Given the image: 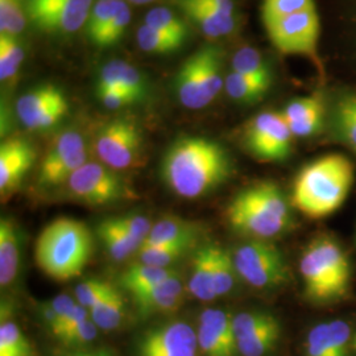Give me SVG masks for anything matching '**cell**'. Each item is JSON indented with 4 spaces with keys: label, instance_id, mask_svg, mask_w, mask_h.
<instances>
[{
    "label": "cell",
    "instance_id": "obj_1",
    "mask_svg": "<svg viewBox=\"0 0 356 356\" xmlns=\"http://www.w3.org/2000/svg\"><path fill=\"white\" fill-rule=\"evenodd\" d=\"M232 172L229 153L216 141L184 136L163 157L161 177L182 198H200L223 185Z\"/></svg>",
    "mask_w": 356,
    "mask_h": 356
},
{
    "label": "cell",
    "instance_id": "obj_2",
    "mask_svg": "<svg viewBox=\"0 0 356 356\" xmlns=\"http://www.w3.org/2000/svg\"><path fill=\"white\" fill-rule=\"evenodd\" d=\"M354 181L355 168L346 156H322L297 175L293 184V206L309 218L331 216L347 200Z\"/></svg>",
    "mask_w": 356,
    "mask_h": 356
},
{
    "label": "cell",
    "instance_id": "obj_3",
    "mask_svg": "<svg viewBox=\"0 0 356 356\" xmlns=\"http://www.w3.org/2000/svg\"><path fill=\"white\" fill-rule=\"evenodd\" d=\"M91 254L92 236L89 227L67 216L51 220L40 232L35 244L38 267L56 281L78 277L88 266Z\"/></svg>",
    "mask_w": 356,
    "mask_h": 356
},
{
    "label": "cell",
    "instance_id": "obj_4",
    "mask_svg": "<svg viewBox=\"0 0 356 356\" xmlns=\"http://www.w3.org/2000/svg\"><path fill=\"white\" fill-rule=\"evenodd\" d=\"M229 225L251 239L269 241L291 227V207L279 185L260 181L239 191L229 202Z\"/></svg>",
    "mask_w": 356,
    "mask_h": 356
},
{
    "label": "cell",
    "instance_id": "obj_5",
    "mask_svg": "<svg viewBox=\"0 0 356 356\" xmlns=\"http://www.w3.org/2000/svg\"><path fill=\"white\" fill-rule=\"evenodd\" d=\"M238 276L257 289L280 286L289 272L280 250L268 241L251 239L232 252Z\"/></svg>",
    "mask_w": 356,
    "mask_h": 356
},
{
    "label": "cell",
    "instance_id": "obj_6",
    "mask_svg": "<svg viewBox=\"0 0 356 356\" xmlns=\"http://www.w3.org/2000/svg\"><path fill=\"white\" fill-rule=\"evenodd\" d=\"M65 185L73 198L90 206L115 204L134 195L115 169L94 161L81 166Z\"/></svg>",
    "mask_w": 356,
    "mask_h": 356
},
{
    "label": "cell",
    "instance_id": "obj_7",
    "mask_svg": "<svg viewBox=\"0 0 356 356\" xmlns=\"http://www.w3.org/2000/svg\"><path fill=\"white\" fill-rule=\"evenodd\" d=\"M141 149L140 128L129 119L107 122L94 138V152L99 163L115 170L136 165L140 160Z\"/></svg>",
    "mask_w": 356,
    "mask_h": 356
},
{
    "label": "cell",
    "instance_id": "obj_8",
    "mask_svg": "<svg viewBox=\"0 0 356 356\" xmlns=\"http://www.w3.org/2000/svg\"><path fill=\"white\" fill-rule=\"evenodd\" d=\"M293 134L281 113L264 111L250 120L243 140L257 160L280 163L292 152Z\"/></svg>",
    "mask_w": 356,
    "mask_h": 356
},
{
    "label": "cell",
    "instance_id": "obj_9",
    "mask_svg": "<svg viewBox=\"0 0 356 356\" xmlns=\"http://www.w3.org/2000/svg\"><path fill=\"white\" fill-rule=\"evenodd\" d=\"M272 44L285 54L317 58L321 22L317 8L293 13L264 23Z\"/></svg>",
    "mask_w": 356,
    "mask_h": 356
},
{
    "label": "cell",
    "instance_id": "obj_10",
    "mask_svg": "<svg viewBox=\"0 0 356 356\" xmlns=\"http://www.w3.org/2000/svg\"><path fill=\"white\" fill-rule=\"evenodd\" d=\"M86 163L88 151L83 136L76 131H64L51 141L41 161L38 184L45 188L66 184L72 175Z\"/></svg>",
    "mask_w": 356,
    "mask_h": 356
},
{
    "label": "cell",
    "instance_id": "obj_11",
    "mask_svg": "<svg viewBox=\"0 0 356 356\" xmlns=\"http://www.w3.org/2000/svg\"><path fill=\"white\" fill-rule=\"evenodd\" d=\"M94 0H42L26 8V15L47 33L72 35L86 26Z\"/></svg>",
    "mask_w": 356,
    "mask_h": 356
},
{
    "label": "cell",
    "instance_id": "obj_12",
    "mask_svg": "<svg viewBox=\"0 0 356 356\" xmlns=\"http://www.w3.org/2000/svg\"><path fill=\"white\" fill-rule=\"evenodd\" d=\"M69 103L64 92L53 85H42L24 92L16 102V114L24 127L42 131L64 119Z\"/></svg>",
    "mask_w": 356,
    "mask_h": 356
},
{
    "label": "cell",
    "instance_id": "obj_13",
    "mask_svg": "<svg viewBox=\"0 0 356 356\" xmlns=\"http://www.w3.org/2000/svg\"><path fill=\"white\" fill-rule=\"evenodd\" d=\"M197 331L182 321L157 325L141 334L136 351L139 356H197Z\"/></svg>",
    "mask_w": 356,
    "mask_h": 356
},
{
    "label": "cell",
    "instance_id": "obj_14",
    "mask_svg": "<svg viewBox=\"0 0 356 356\" xmlns=\"http://www.w3.org/2000/svg\"><path fill=\"white\" fill-rule=\"evenodd\" d=\"M300 272L305 285L306 297L317 304L332 302L346 296L319 254L316 242L309 243L300 259Z\"/></svg>",
    "mask_w": 356,
    "mask_h": 356
},
{
    "label": "cell",
    "instance_id": "obj_15",
    "mask_svg": "<svg viewBox=\"0 0 356 356\" xmlns=\"http://www.w3.org/2000/svg\"><path fill=\"white\" fill-rule=\"evenodd\" d=\"M227 312L207 309L200 317L197 330L200 350L206 356H236L238 343Z\"/></svg>",
    "mask_w": 356,
    "mask_h": 356
},
{
    "label": "cell",
    "instance_id": "obj_16",
    "mask_svg": "<svg viewBox=\"0 0 356 356\" xmlns=\"http://www.w3.org/2000/svg\"><path fill=\"white\" fill-rule=\"evenodd\" d=\"M35 160L36 152L26 140L10 139L0 145V191L3 200L17 189Z\"/></svg>",
    "mask_w": 356,
    "mask_h": 356
},
{
    "label": "cell",
    "instance_id": "obj_17",
    "mask_svg": "<svg viewBox=\"0 0 356 356\" xmlns=\"http://www.w3.org/2000/svg\"><path fill=\"white\" fill-rule=\"evenodd\" d=\"M178 276L163 281L139 294L131 296L140 318L177 312L185 297L184 284Z\"/></svg>",
    "mask_w": 356,
    "mask_h": 356
},
{
    "label": "cell",
    "instance_id": "obj_18",
    "mask_svg": "<svg viewBox=\"0 0 356 356\" xmlns=\"http://www.w3.org/2000/svg\"><path fill=\"white\" fill-rule=\"evenodd\" d=\"M285 118L294 138H309L317 135L323 127L326 106L318 94L293 99L281 113Z\"/></svg>",
    "mask_w": 356,
    "mask_h": 356
},
{
    "label": "cell",
    "instance_id": "obj_19",
    "mask_svg": "<svg viewBox=\"0 0 356 356\" xmlns=\"http://www.w3.org/2000/svg\"><path fill=\"white\" fill-rule=\"evenodd\" d=\"M182 13L206 38H222L232 35L238 26V17H229L198 0H172Z\"/></svg>",
    "mask_w": 356,
    "mask_h": 356
},
{
    "label": "cell",
    "instance_id": "obj_20",
    "mask_svg": "<svg viewBox=\"0 0 356 356\" xmlns=\"http://www.w3.org/2000/svg\"><path fill=\"white\" fill-rule=\"evenodd\" d=\"M175 86L178 101L186 108L200 110L214 101L204 85L198 53H194L181 66L175 81Z\"/></svg>",
    "mask_w": 356,
    "mask_h": 356
},
{
    "label": "cell",
    "instance_id": "obj_21",
    "mask_svg": "<svg viewBox=\"0 0 356 356\" xmlns=\"http://www.w3.org/2000/svg\"><path fill=\"white\" fill-rule=\"evenodd\" d=\"M214 251L216 243H209L200 247L191 257L188 289L202 302L218 298L214 289Z\"/></svg>",
    "mask_w": 356,
    "mask_h": 356
},
{
    "label": "cell",
    "instance_id": "obj_22",
    "mask_svg": "<svg viewBox=\"0 0 356 356\" xmlns=\"http://www.w3.org/2000/svg\"><path fill=\"white\" fill-rule=\"evenodd\" d=\"M201 234V226L195 222L178 216H164L152 225L149 235L143 244L185 245L193 248Z\"/></svg>",
    "mask_w": 356,
    "mask_h": 356
},
{
    "label": "cell",
    "instance_id": "obj_23",
    "mask_svg": "<svg viewBox=\"0 0 356 356\" xmlns=\"http://www.w3.org/2000/svg\"><path fill=\"white\" fill-rule=\"evenodd\" d=\"M327 118L332 139L356 152V92H344L337 97Z\"/></svg>",
    "mask_w": 356,
    "mask_h": 356
},
{
    "label": "cell",
    "instance_id": "obj_24",
    "mask_svg": "<svg viewBox=\"0 0 356 356\" xmlns=\"http://www.w3.org/2000/svg\"><path fill=\"white\" fill-rule=\"evenodd\" d=\"M98 86L124 90L135 95L139 102L148 92V83L141 72L122 60H113L103 66L98 78Z\"/></svg>",
    "mask_w": 356,
    "mask_h": 356
},
{
    "label": "cell",
    "instance_id": "obj_25",
    "mask_svg": "<svg viewBox=\"0 0 356 356\" xmlns=\"http://www.w3.org/2000/svg\"><path fill=\"white\" fill-rule=\"evenodd\" d=\"M20 235L10 218L0 220V285L7 288L19 275L20 269Z\"/></svg>",
    "mask_w": 356,
    "mask_h": 356
},
{
    "label": "cell",
    "instance_id": "obj_26",
    "mask_svg": "<svg viewBox=\"0 0 356 356\" xmlns=\"http://www.w3.org/2000/svg\"><path fill=\"white\" fill-rule=\"evenodd\" d=\"M97 235L107 254L116 261L126 260L129 256L136 254L140 248L141 243L126 229L118 226L113 218L104 219L98 223Z\"/></svg>",
    "mask_w": 356,
    "mask_h": 356
},
{
    "label": "cell",
    "instance_id": "obj_27",
    "mask_svg": "<svg viewBox=\"0 0 356 356\" xmlns=\"http://www.w3.org/2000/svg\"><path fill=\"white\" fill-rule=\"evenodd\" d=\"M175 276H178L175 268L154 267L139 261L129 266L120 275L119 284L131 296H135Z\"/></svg>",
    "mask_w": 356,
    "mask_h": 356
},
{
    "label": "cell",
    "instance_id": "obj_28",
    "mask_svg": "<svg viewBox=\"0 0 356 356\" xmlns=\"http://www.w3.org/2000/svg\"><path fill=\"white\" fill-rule=\"evenodd\" d=\"M314 242L317 244L319 254L322 256L326 267L330 270L331 275L344 292H347L351 280V264L342 245L327 235L316 238Z\"/></svg>",
    "mask_w": 356,
    "mask_h": 356
},
{
    "label": "cell",
    "instance_id": "obj_29",
    "mask_svg": "<svg viewBox=\"0 0 356 356\" xmlns=\"http://www.w3.org/2000/svg\"><path fill=\"white\" fill-rule=\"evenodd\" d=\"M90 318L99 330L113 331L120 326L126 317V301L119 289L114 286L102 300L89 310Z\"/></svg>",
    "mask_w": 356,
    "mask_h": 356
},
{
    "label": "cell",
    "instance_id": "obj_30",
    "mask_svg": "<svg viewBox=\"0 0 356 356\" xmlns=\"http://www.w3.org/2000/svg\"><path fill=\"white\" fill-rule=\"evenodd\" d=\"M232 72L252 78L270 88L273 73L261 51L252 47H243L232 56Z\"/></svg>",
    "mask_w": 356,
    "mask_h": 356
},
{
    "label": "cell",
    "instance_id": "obj_31",
    "mask_svg": "<svg viewBox=\"0 0 356 356\" xmlns=\"http://www.w3.org/2000/svg\"><path fill=\"white\" fill-rule=\"evenodd\" d=\"M280 335L281 325L276 318L266 327L239 339L238 353L242 356H266L276 347Z\"/></svg>",
    "mask_w": 356,
    "mask_h": 356
},
{
    "label": "cell",
    "instance_id": "obj_32",
    "mask_svg": "<svg viewBox=\"0 0 356 356\" xmlns=\"http://www.w3.org/2000/svg\"><path fill=\"white\" fill-rule=\"evenodd\" d=\"M225 89L234 102L252 104L263 99L269 86L231 70L225 79Z\"/></svg>",
    "mask_w": 356,
    "mask_h": 356
},
{
    "label": "cell",
    "instance_id": "obj_33",
    "mask_svg": "<svg viewBox=\"0 0 356 356\" xmlns=\"http://www.w3.org/2000/svg\"><path fill=\"white\" fill-rule=\"evenodd\" d=\"M24 57L26 53L17 38L8 35L0 36V79L3 83L15 82Z\"/></svg>",
    "mask_w": 356,
    "mask_h": 356
},
{
    "label": "cell",
    "instance_id": "obj_34",
    "mask_svg": "<svg viewBox=\"0 0 356 356\" xmlns=\"http://www.w3.org/2000/svg\"><path fill=\"white\" fill-rule=\"evenodd\" d=\"M191 247L168 244H141L136 252L138 260L148 266L169 268L191 252Z\"/></svg>",
    "mask_w": 356,
    "mask_h": 356
},
{
    "label": "cell",
    "instance_id": "obj_35",
    "mask_svg": "<svg viewBox=\"0 0 356 356\" xmlns=\"http://www.w3.org/2000/svg\"><path fill=\"white\" fill-rule=\"evenodd\" d=\"M136 41L141 51L149 54H170L185 44V41L178 40L154 29L147 24H141L136 32Z\"/></svg>",
    "mask_w": 356,
    "mask_h": 356
},
{
    "label": "cell",
    "instance_id": "obj_36",
    "mask_svg": "<svg viewBox=\"0 0 356 356\" xmlns=\"http://www.w3.org/2000/svg\"><path fill=\"white\" fill-rule=\"evenodd\" d=\"M144 24L182 41H186L189 36V28L184 19L168 7H156L151 10L145 15Z\"/></svg>",
    "mask_w": 356,
    "mask_h": 356
},
{
    "label": "cell",
    "instance_id": "obj_37",
    "mask_svg": "<svg viewBox=\"0 0 356 356\" xmlns=\"http://www.w3.org/2000/svg\"><path fill=\"white\" fill-rule=\"evenodd\" d=\"M0 356H35L33 348L17 323L1 319Z\"/></svg>",
    "mask_w": 356,
    "mask_h": 356
},
{
    "label": "cell",
    "instance_id": "obj_38",
    "mask_svg": "<svg viewBox=\"0 0 356 356\" xmlns=\"http://www.w3.org/2000/svg\"><path fill=\"white\" fill-rule=\"evenodd\" d=\"M238 276L232 260V252L216 243L214 251V289L216 297L229 294Z\"/></svg>",
    "mask_w": 356,
    "mask_h": 356
},
{
    "label": "cell",
    "instance_id": "obj_39",
    "mask_svg": "<svg viewBox=\"0 0 356 356\" xmlns=\"http://www.w3.org/2000/svg\"><path fill=\"white\" fill-rule=\"evenodd\" d=\"M126 4V0H95L86 23V35L91 42L98 38L103 29L114 19L115 15Z\"/></svg>",
    "mask_w": 356,
    "mask_h": 356
},
{
    "label": "cell",
    "instance_id": "obj_40",
    "mask_svg": "<svg viewBox=\"0 0 356 356\" xmlns=\"http://www.w3.org/2000/svg\"><path fill=\"white\" fill-rule=\"evenodd\" d=\"M26 6L23 0H0V31L1 35L17 38L26 24Z\"/></svg>",
    "mask_w": 356,
    "mask_h": 356
},
{
    "label": "cell",
    "instance_id": "obj_41",
    "mask_svg": "<svg viewBox=\"0 0 356 356\" xmlns=\"http://www.w3.org/2000/svg\"><path fill=\"white\" fill-rule=\"evenodd\" d=\"M310 8H316L314 0H264L261 17L263 22L267 23Z\"/></svg>",
    "mask_w": 356,
    "mask_h": 356
},
{
    "label": "cell",
    "instance_id": "obj_42",
    "mask_svg": "<svg viewBox=\"0 0 356 356\" xmlns=\"http://www.w3.org/2000/svg\"><path fill=\"white\" fill-rule=\"evenodd\" d=\"M276 317L268 312H243L232 317V327L236 337V342L244 337H248L256 331L266 327Z\"/></svg>",
    "mask_w": 356,
    "mask_h": 356
},
{
    "label": "cell",
    "instance_id": "obj_43",
    "mask_svg": "<svg viewBox=\"0 0 356 356\" xmlns=\"http://www.w3.org/2000/svg\"><path fill=\"white\" fill-rule=\"evenodd\" d=\"M306 356H338L331 341L329 323H319L309 331Z\"/></svg>",
    "mask_w": 356,
    "mask_h": 356
},
{
    "label": "cell",
    "instance_id": "obj_44",
    "mask_svg": "<svg viewBox=\"0 0 356 356\" xmlns=\"http://www.w3.org/2000/svg\"><path fill=\"white\" fill-rule=\"evenodd\" d=\"M114 288L107 281L99 279H89L78 284L74 289V297L79 305L85 306L86 309H91L97 305L103 297Z\"/></svg>",
    "mask_w": 356,
    "mask_h": 356
},
{
    "label": "cell",
    "instance_id": "obj_45",
    "mask_svg": "<svg viewBox=\"0 0 356 356\" xmlns=\"http://www.w3.org/2000/svg\"><path fill=\"white\" fill-rule=\"evenodd\" d=\"M129 22H131V10L126 4L119 13L115 15L114 19L107 24L92 44L99 48H107L114 45L126 33Z\"/></svg>",
    "mask_w": 356,
    "mask_h": 356
},
{
    "label": "cell",
    "instance_id": "obj_46",
    "mask_svg": "<svg viewBox=\"0 0 356 356\" xmlns=\"http://www.w3.org/2000/svg\"><path fill=\"white\" fill-rule=\"evenodd\" d=\"M98 326L92 322V319H86L81 325H78L73 330L64 335L60 342L69 348H83L92 343L98 335Z\"/></svg>",
    "mask_w": 356,
    "mask_h": 356
},
{
    "label": "cell",
    "instance_id": "obj_47",
    "mask_svg": "<svg viewBox=\"0 0 356 356\" xmlns=\"http://www.w3.org/2000/svg\"><path fill=\"white\" fill-rule=\"evenodd\" d=\"M97 94L104 107L110 110L124 108L131 104L139 102V99L128 91L116 88H99L97 86Z\"/></svg>",
    "mask_w": 356,
    "mask_h": 356
},
{
    "label": "cell",
    "instance_id": "obj_48",
    "mask_svg": "<svg viewBox=\"0 0 356 356\" xmlns=\"http://www.w3.org/2000/svg\"><path fill=\"white\" fill-rule=\"evenodd\" d=\"M113 219L118 226L126 229L141 244L148 238L149 231L152 229L149 219L143 216H132L131 214V216H116Z\"/></svg>",
    "mask_w": 356,
    "mask_h": 356
},
{
    "label": "cell",
    "instance_id": "obj_49",
    "mask_svg": "<svg viewBox=\"0 0 356 356\" xmlns=\"http://www.w3.org/2000/svg\"><path fill=\"white\" fill-rule=\"evenodd\" d=\"M329 329H330L331 341L338 356H350V351H348L350 337H351L350 326L343 321L337 319L329 323Z\"/></svg>",
    "mask_w": 356,
    "mask_h": 356
},
{
    "label": "cell",
    "instance_id": "obj_50",
    "mask_svg": "<svg viewBox=\"0 0 356 356\" xmlns=\"http://www.w3.org/2000/svg\"><path fill=\"white\" fill-rule=\"evenodd\" d=\"M51 304L56 312V316H57V326L54 327V330L51 331V334L54 335L66 322V319L70 317V314L76 309L78 302H76V297L64 293V294L57 296Z\"/></svg>",
    "mask_w": 356,
    "mask_h": 356
},
{
    "label": "cell",
    "instance_id": "obj_51",
    "mask_svg": "<svg viewBox=\"0 0 356 356\" xmlns=\"http://www.w3.org/2000/svg\"><path fill=\"white\" fill-rule=\"evenodd\" d=\"M198 1L214 8L218 13H223L226 16L238 17L236 8H235V4L232 0H198Z\"/></svg>",
    "mask_w": 356,
    "mask_h": 356
},
{
    "label": "cell",
    "instance_id": "obj_52",
    "mask_svg": "<svg viewBox=\"0 0 356 356\" xmlns=\"http://www.w3.org/2000/svg\"><path fill=\"white\" fill-rule=\"evenodd\" d=\"M60 356H115L113 351L107 350V348H69V351H66Z\"/></svg>",
    "mask_w": 356,
    "mask_h": 356
},
{
    "label": "cell",
    "instance_id": "obj_53",
    "mask_svg": "<svg viewBox=\"0 0 356 356\" xmlns=\"http://www.w3.org/2000/svg\"><path fill=\"white\" fill-rule=\"evenodd\" d=\"M126 1L134 3V4H138V6H144V4H149V3L157 1V0H126Z\"/></svg>",
    "mask_w": 356,
    "mask_h": 356
},
{
    "label": "cell",
    "instance_id": "obj_54",
    "mask_svg": "<svg viewBox=\"0 0 356 356\" xmlns=\"http://www.w3.org/2000/svg\"><path fill=\"white\" fill-rule=\"evenodd\" d=\"M24 1V6H26V11L28 7H31V6H33V4H38L40 1H42V0H23Z\"/></svg>",
    "mask_w": 356,
    "mask_h": 356
},
{
    "label": "cell",
    "instance_id": "obj_55",
    "mask_svg": "<svg viewBox=\"0 0 356 356\" xmlns=\"http://www.w3.org/2000/svg\"><path fill=\"white\" fill-rule=\"evenodd\" d=\"M355 347H356V337H355Z\"/></svg>",
    "mask_w": 356,
    "mask_h": 356
},
{
    "label": "cell",
    "instance_id": "obj_56",
    "mask_svg": "<svg viewBox=\"0 0 356 356\" xmlns=\"http://www.w3.org/2000/svg\"><path fill=\"white\" fill-rule=\"evenodd\" d=\"M355 350H356V347H355Z\"/></svg>",
    "mask_w": 356,
    "mask_h": 356
}]
</instances>
